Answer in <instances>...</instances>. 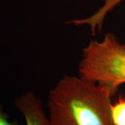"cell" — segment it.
Segmentation results:
<instances>
[{"label":"cell","mask_w":125,"mask_h":125,"mask_svg":"<svg viewBox=\"0 0 125 125\" xmlns=\"http://www.w3.org/2000/svg\"><path fill=\"white\" fill-rule=\"evenodd\" d=\"M113 96L106 85L81 76H64L49 92V124L115 125L111 110Z\"/></svg>","instance_id":"obj_1"},{"label":"cell","mask_w":125,"mask_h":125,"mask_svg":"<svg viewBox=\"0 0 125 125\" xmlns=\"http://www.w3.org/2000/svg\"><path fill=\"white\" fill-rule=\"evenodd\" d=\"M79 76L106 85L113 95L125 83V48L111 33L102 41L91 40L83 50Z\"/></svg>","instance_id":"obj_2"},{"label":"cell","mask_w":125,"mask_h":125,"mask_svg":"<svg viewBox=\"0 0 125 125\" xmlns=\"http://www.w3.org/2000/svg\"><path fill=\"white\" fill-rule=\"evenodd\" d=\"M15 107L22 113L26 125H50L38 97L32 92H27L15 101Z\"/></svg>","instance_id":"obj_3"},{"label":"cell","mask_w":125,"mask_h":125,"mask_svg":"<svg viewBox=\"0 0 125 125\" xmlns=\"http://www.w3.org/2000/svg\"><path fill=\"white\" fill-rule=\"evenodd\" d=\"M101 1L104 2V4L93 15H92L88 18L72 20L70 22V23L76 26L83 25V24L88 25L93 36H94L97 31H102L103 22L107 14L109 12H111L113 9L123 0H101Z\"/></svg>","instance_id":"obj_4"},{"label":"cell","mask_w":125,"mask_h":125,"mask_svg":"<svg viewBox=\"0 0 125 125\" xmlns=\"http://www.w3.org/2000/svg\"><path fill=\"white\" fill-rule=\"evenodd\" d=\"M111 115L115 125H125V97L120 96L112 102Z\"/></svg>","instance_id":"obj_5"},{"label":"cell","mask_w":125,"mask_h":125,"mask_svg":"<svg viewBox=\"0 0 125 125\" xmlns=\"http://www.w3.org/2000/svg\"><path fill=\"white\" fill-rule=\"evenodd\" d=\"M0 125H18L15 121H9V115L4 111V108L1 104H0Z\"/></svg>","instance_id":"obj_6"},{"label":"cell","mask_w":125,"mask_h":125,"mask_svg":"<svg viewBox=\"0 0 125 125\" xmlns=\"http://www.w3.org/2000/svg\"><path fill=\"white\" fill-rule=\"evenodd\" d=\"M124 47H125V44H124Z\"/></svg>","instance_id":"obj_7"}]
</instances>
